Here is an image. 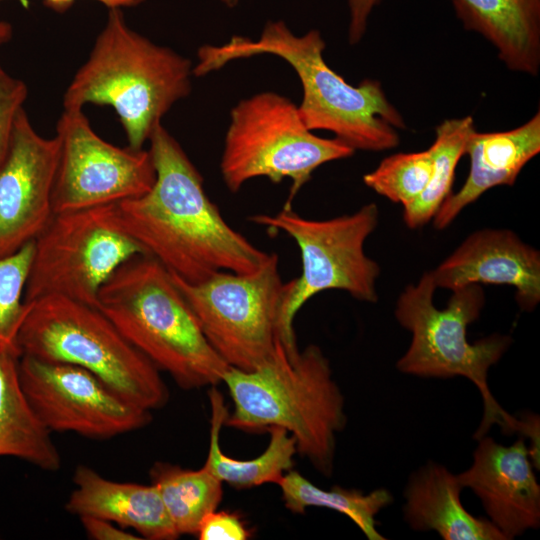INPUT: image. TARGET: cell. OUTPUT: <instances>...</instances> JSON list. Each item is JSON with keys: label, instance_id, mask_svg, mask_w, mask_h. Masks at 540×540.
<instances>
[{"label": "cell", "instance_id": "6da1fadb", "mask_svg": "<svg viewBox=\"0 0 540 540\" xmlns=\"http://www.w3.org/2000/svg\"><path fill=\"white\" fill-rule=\"evenodd\" d=\"M156 179L144 195L115 204L120 227L170 273L199 283L216 272L249 273L270 257L233 229L203 177L160 124L149 137Z\"/></svg>", "mask_w": 540, "mask_h": 540}, {"label": "cell", "instance_id": "7a4b0ae2", "mask_svg": "<svg viewBox=\"0 0 540 540\" xmlns=\"http://www.w3.org/2000/svg\"><path fill=\"white\" fill-rule=\"evenodd\" d=\"M325 46L317 29L296 35L283 21H269L255 40L233 36L222 45L201 46L193 75L204 76L238 59L278 56L300 79L303 95L298 111L309 130L332 132L354 151L380 152L398 146L397 129L407 126L380 82L364 79L357 86L349 84L325 62Z\"/></svg>", "mask_w": 540, "mask_h": 540}, {"label": "cell", "instance_id": "3957f363", "mask_svg": "<svg viewBox=\"0 0 540 540\" xmlns=\"http://www.w3.org/2000/svg\"><path fill=\"white\" fill-rule=\"evenodd\" d=\"M225 383L233 402L224 425L245 432L285 429L297 453L322 475L333 473L337 434L347 423L344 396L332 377L328 358L311 344L290 358L280 341L257 368L230 367Z\"/></svg>", "mask_w": 540, "mask_h": 540}, {"label": "cell", "instance_id": "277c9868", "mask_svg": "<svg viewBox=\"0 0 540 540\" xmlns=\"http://www.w3.org/2000/svg\"><path fill=\"white\" fill-rule=\"evenodd\" d=\"M191 60L132 30L121 8H110L89 57L63 96L64 109L108 105L128 146L142 149L162 118L191 93Z\"/></svg>", "mask_w": 540, "mask_h": 540}, {"label": "cell", "instance_id": "5b68a950", "mask_svg": "<svg viewBox=\"0 0 540 540\" xmlns=\"http://www.w3.org/2000/svg\"><path fill=\"white\" fill-rule=\"evenodd\" d=\"M97 308L160 371L183 389L222 382L229 365L206 339L171 273L139 254L101 287Z\"/></svg>", "mask_w": 540, "mask_h": 540}, {"label": "cell", "instance_id": "8992f818", "mask_svg": "<svg viewBox=\"0 0 540 540\" xmlns=\"http://www.w3.org/2000/svg\"><path fill=\"white\" fill-rule=\"evenodd\" d=\"M433 277L426 272L417 284H409L400 294L395 308L398 323L411 332V343L398 359L397 369L424 378L465 377L481 394L483 418L474 438L480 439L497 424L503 433L526 435L531 427L528 416L517 419L508 414L491 394L488 372L512 343L508 335L492 334L474 343L467 339L468 325L477 320L485 304L478 284L452 291L443 309L434 305Z\"/></svg>", "mask_w": 540, "mask_h": 540}, {"label": "cell", "instance_id": "52a82bcc", "mask_svg": "<svg viewBox=\"0 0 540 540\" xmlns=\"http://www.w3.org/2000/svg\"><path fill=\"white\" fill-rule=\"evenodd\" d=\"M26 303L17 336L21 356L82 367L141 409L166 405L160 370L97 307L57 295Z\"/></svg>", "mask_w": 540, "mask_h": 540}, {"label": "cell", "instance_id": "ba28073f", "mask_svg": "<svg viewBox=\"0 0 540 540\" xmlns=\"http://www.w3.org/2000/svg\"><path fill=\"white\" fill-rule=\"evenodd\" d=\"M250 220L286 233L300 250L301 275L285 283L279 316V340L290 358L299 352L295 316L316 294L337 289L360 301H378L376 281L380 267L364 251L366 239L379 222L375 203L327 220L307 219L287 206L274 215L256 214Z\"/></svg>", "mask_w": 540, "mask_h": 540}, {"label": "cell", "instance_id": "9c48e42d", "mask_svg": "<svg viewBox=\"0 0 540 540\" xmlns=\"http://www.w3.org/2000/svg\"><path fill=\"white\" fill-rule=\"evenodd\" d=\"M354 150L336 138L315 135L303 123L298 106L276 92H259L241 100L230 113L220 161L222 179L231 192L249 180H291L284 206L292 207L299 190L321 165L349 158Z\"/></svg>", "mask_w": 540, "mask_h": 540}, {"label": "cell", "instance_id": "30bf717a", "mask_svg": "<svg viewBox=\"0 0 540 540\" xmlns=\"http://www.w3.org/2000/svg\"><path fill=\"white\" fill-rule=\"evenodd\" d=\"M171 275L209 344L230 367L250 371L274 354L285 289L276 253L249 273L219 271L199 283Z\"/></svg>", "mask_w": 540, "mask_h": 540}, {"label": "cell", "instance_id": "8fae6325", "mask_svg": "<svg viewBox=\"0 0 540 540\" xmlns=\"http://www.w3.org/2000/svg\"><path fill=\"white\" fill-rule=\"evenodd\" d=\"M33 244L24 302L57 295L97 307L116 269L144 254L120 227L115 204L54 213Z\"/></svg>", "mask_w": 540, "mask_h": 540}, {"label": "cell", "instance_id": "7c38bea8", "mask_svg": "<svg viewBox=\"0 0 540 540\" xmlns=\"http://www.w3.org/2000/svg\"><path fill=\"white\" fill-rule=\"evenodd\" d=\"M59 157L54 213L117 204L146 194L156 171L145 149L115 146L92 129L83 109H63L56 125Z\"/></svg>", "mask_w": 540, "mask_h": 540}, {"label": "cell", "instance_id": "4fadbf2b", "mask_svg": "<svg viewBox=\"0 0 540 540\" xmlns=\"http://www.w3.org/2000/svg\"><path fill=\"white\" fill-rule=\"evenodd\" d=\"M18 376L29 403L51 433L109 439L151 421L150 411L127 402L82 367L22 355Z\"/></svg>", "mask_w": 540, "mask_h": 540}, {"label": "cell", "instance_id": "5bb4252c", "mask_svg": "<svg viewBox=\"0 0 540 540\" xmlns=\"http://www.w3.org/2000/svg\"><path fill=\"white\" fill-rule=\"evenodd\" d=\"M58 157L57 137L39 135L22 108L0 164V258L34 241L54 215Z\"/></svg>", "mask_w": 540, "mask_h": 540}, {"label": "cell", "instance_id": "9a60e30c", "mask_svg": "<svg viewBox=\"0 0 540 540\" xmlns=\"http://www.w3.org/2000/svg\"><path fill=\"white\" fill-rule=\"evenodd\" d=\"M477 441L471 466L457 474L463 489L479 498L488 520L506 540L538 529L540 485L524 437L509 446L486 435Z\"/></svg>", "mask_w": 540, "mask_h": 540}, {"label": "cell", "instance_id": "2e32d148", "mask_svg": "<svg viewBox=\"0 0 540 540\" xmlns=\"http://www.w3.org/2000/svg\"><path fill=\"white\" fill-rule=\"evenodd\" d=\"M430 273L436 288L451 291L473 284L512 286L523 311L540 302V253L508 229L473 232Z\"/></svg>", "mask_w": 540, "mask_h": 540}, {"label": "cell", "instance_id": "e0dca14e", "mask_svg": "<svg viewBox=\"0 0 540 540\" xmlns=\"http://www.w3.org/2000/svg\"><path fill=\"white\" fill-rule=\"evenodd\" d=\"M539 152V110L511 130L485 133L474 130L465 146L470 161L467 179L440 206L433 217L434 227L442 230L449 226L464 208L491 188L512 186L524 166Z\"/></svg>", "mask_w": 540, "mask_h": 540}, {"label": "cell", "instance_id": "ac0fdd59", "mask_svg": "<svg viewBox=\"0 0 540 540\" xmlns=\"http://www.w3.org/2000/svg\"><path fill=\"white\" fill-rule=\"evenodd\" d=\"M72 480L75 488L65 504L68 513L132 528L141 539L179 537L154 485L112 481L86 465L76 467Z\"/></svg>", "mask_w": 540, "mask_h": 540}, {"label": "cell", "instance_id": "d6986e66", "mask_svg": "<svg viewBox=\"0 0 540 540\" xmlns=\"http://www.w3.org/2000/svg\"><path fill=\"white\" fill-rule=\"evenodd\" d=\"M457 474L428 462L409 477L404 490V519L415 531H435L444 540H506L486 518L462 505Z\"/></svg>", "mask_w": 540, "mask_h": 540}, {"label": "cell", "instance_id": "ffe728a7", "mask_svg": "<svg viewBox=\"0 0 540 540\" xmlns=\"http://www.w3.org/2000/svg\"><path fill=\"white\" fill-rule=\"evenodd\" d=\"M466 30L497 50L515 72L537 76L540 70V0H451Z\"/></svg>", "mask_w": 540, "mask_h": 540}, {"label": "cell", "instance_id": "44dd1931", "mask_svg": "<svg viewBox=\"0 0 540 540\" xmlns=\"http://www.w3.org/2000/svg\"><path fill=\"white\" fill-rule=\"evenodd\" d=\"M19 358L17 352L0 351V456L16 457L55 472L61 468V455L23 392Z\"/></svg>", "mask_w": 540, "mask_h": 540}, {"label": "cell", "instance_id": "7402d4cb", "mask_svg": "<svg viewBox=\"0 0 540 540\" xmlns=\"http://www.w3.org/2000/svg\"><path fill=\"white\" fill-rule=\"evenodd\" d=\"M211 405L209 450L204 467L220 481L235 489H249L266 483H275L292 469L297 453L293 437L281 427H271L270 441L259 456L241 460L227 456L220 448V431L229 413L223 395L212 386L209 391Z\"/></svg>", "mask_w": 540, "mask_h": 540}, {"label": "cell", "instance_id": "603a6c76", "mask_svg": "<svg viewBox=\"0 0 540 540\" xmlns=\"http://www.w3.org/2000/svg\"><path fill=\"white\" fill-rule=\"evenodd\" d=\"M149 476L179 536L196 535L203 519L223 498L222 481L204 466L190 470L156 462Z\"/></svg>", "mask_w": 540, "mask_h": 540}, {"label": "cell", "instance_id": "cb8c5ba5", "mask_svg": "<svg viewBox=\"0 0 540 540\" xmlns=\"http://www.w3.org/2000/svg\"><path fill=\"white\" fill-rule=\"evenodd\" d=\"M285 507L304 513L308 507L332 509L347 516L369 540H385L378 531L376 515L393 502L392 494L379 488L364 494L357 489L333 486L324 490L292 469L278 481Z\"/></svg>", "mask_w": 540, "mask_h": 540}, {"label": "cell", "instance_id": "d4e9b609", "mask_svg": "<svg viewBox=\"0 0 540 540\" xmlns=\"http://www.w3.org/2000/svg\"><path fill=\"white\" fill-rule=\"evenodd\" d=\"M475 130L471 116L446 119L436 126L435 140L429 147L432 170L422 193L403 209L405 224L416 229L427 224L452 193L455 170L469 135Z\"/></svg>", "mask_w": 540, "mask_h": 540}, {"label": "cell", "instance_id": "484cf974", "mask_svg": "<svg viewBox=\"0 0 540 540\" xmlns=\"http://www.w3.org/2000/svg\"><path fill=\"white\" fill-rule=\"evenodd\" d=\"M432 170L429 150L395 153L384 158L363 176L364 184L377 194L404 207L410 205L427 186Z\"/></svg>", "mask_w": 540, "mask_h": 540}, {"label": "cell", "instance_id": "4316f807", "mask_svg": "<svg viewBox=\"0 0 540 540\" xmlns=\"http://www.w3.org/2000/svg\"><path fill=\"white\" fill-rule=\"evenodd\" d=\"M33 247L32 241L16 253L0 258V351L20 355L17 336L29 309V304L24 302V289Z\"/></svg>", "mask_w": 540, "mask_h": 540}, {"label": "cell", "instance_id": "83f0119b", "mask_svg": "<svg viewBox=\"0 0 540 540\" xmlns=\"http://www.w3.org/2000/svg\"><path fill=\"white\" fill-rule=\"evenodd\" d=\"M27 95L26 84L11 76L0 63V164L10 145L16 115L23 108Z\"/></svg>", "mask_w": 540, "mask_h": 540}, {"label": "cell", "instance_id": "f1b7e54d", "mask_svg": "<svg viewBox=\"0 0 540 540\" xmlns=\"http://www.w3.org/2000/svg\"><path fill=\"white\" fill-rule=\"evenodd\" d=\"M196 535L200 540H246L250 532L237 513L215 510L203 519Z\"/></svg>", "mask_w": 540, "mask_h": 540}, {"label": "cell", "instance_id": "f546056e", "mask_svg": "<svg viewBox=\"0 0 540 540\" xmlns=\"http://www.w3.org/2000/svg\"><path fill=\"white\" fill-rule=\"evenodd\" d=\"M86 535L93 540H139L117 524L96 517L84 516L79 518Z\"/></svg>", "mask_w": 540, "mask_h": 540}, {"label": "cell", "instance_id": "4dcf8cb0", "mask_svg": "<svg viewBox=\"0 0 540 540\" xmlns=\"http://www.w3.org/2000/svg\"><path fill=\"white\" fill-rule=\"evenodd\" d=\"M382 0H348L349 27L348 39L351 45L357 44L363 38L372 10Z\"/></svg>", "mask_w": 540, "mask_h": 540}, {"label": "cell", "instance_id": "1f68e13d", "mask_svg": "<svg viewBox=\"0 0 540 540\" xmlns=\"http://www.w3.org/2000/svg\"><path fill=\"white\" fill-rule=\"evenodd\" d=\"M1 1V0H0ZM76 0H44V4L56 12H65ZM104 4L108 9L132 7L141 4L145 0H95Z\"/></svg>", "mask_w": 540, "mask_h": 540}, {"label": "cell", "instance_id": "d6a6232c", "mask_svg": "<svg viewBox=\"0 0 540 540\" xmlns=\"http://www.w3.org/2000/svg\"><path fill=\"white\" fill-rule=\"evenodd\" d=\"M11 38L12 26L8 22L0 20V45L9 42Z\"/></svg>", "mask_w": 540, "mask_h": 540}, {"label": "cell", "instance_id": "836d02e7", "mask_svg": "<svg viewBox=\"0 0 540 540\" xmlns=\"http://www.w3.org/2000/svg\"><path fill=\"white\" fill-rule=\"evenodd\" d=\"M229 7H232L237 4L238 0H220Z\"/></svg>", "mask_w": 540, "mask_h": 540}]
</instances>
